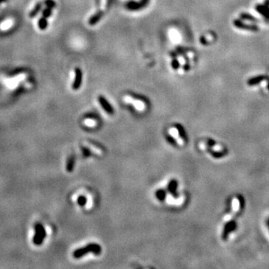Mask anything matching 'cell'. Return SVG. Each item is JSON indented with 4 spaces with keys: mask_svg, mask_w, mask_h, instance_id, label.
I'll return each mask as SVG.
<instances>
[{
    "mask_svg": "<svg viewBox=\"0 0 269 269\" xmlns=\"http://www.w3.org/2000/svg\"><path fill=\"white\" fill-rule=\"evenodd\" d=\"M101 251L102 250L100 245L92 243V244H88L84 248L76 249L73 253V256L76 259H80L83 256H85L88 253H93L95 255H100L101 253Z\"/></svg>",
    "mask_w": 269,
    "mask_h": 269,
    "instance_id": "cell-1",
    "label": "cell"
},
{
    "mask_svg": "<svg viewBox=\"0 0 269 269\" xmlns=\"http://www.w3.org/2000/svg\"><path fill=\"white\" fill-rule=\"evenodd\" d=\"M47 237V231L44 225L40 223H37L35 225V235L33 236V243L36 246H40L44 243Z\"/></svg>",
    "mask_w": 269,
    "mask_h": 269,
    "instance_id": "cell-2",
    "label": "cell"
},
{
    "mask_svg": "<svg viewBox=\"0 0 269 269\" xmlns=\"http://www.w3.org/2000/svg\"><path fill=\"white\" fill-rule=\"evenodd\" d=\"M124 100H125L127 103H132V105H134V106L135 107L136 109L139 111H143L145 109V104H144V103H143V102L140 101V100H134L133 98H132L131 97L129 96L125 97H124Z\"/></svg>",
    "mask_w": 269,
    "mask_h": 269,
    "instance_id": "cell-3",
    "label": "cell"
},
{
    "mask_svg": "<svg viewBox=\"0 0 269 269\" xmlns=\"http://www.w3.org/2000/svg\"><path fill=\"white\" fill-rule=\"evenodd\" d=\"M81 80H82V73H81V69L79 68H76L75 70V79L73 84V88L74 90L79 89L81 86Z\"/></svg>",
    "mask_w": 269,
    "mask_h": 269,
    "instance_id": "cell-4",
    "label": "cell"
},
{
    "mask_svg": "<svg viewBox=\"0 0 269 269\" xmlns=\"http://www.w3.org/2000/svg\"><path fill=\"white\" fill-rule=\"evenodd\" d=\"M98 100H99V103H100V104L102 106H103V109H104L105 112H107V113L109 114V115H112L114 112V111H113V108H112V105H111L109 103H108V102L107 101V100H105V99L103 97V96L99 97Z\"/></svg>",
    "mask_w": 269,
    "mask_h": 269,
    "instance_id": "cell-5",
    "label": "cell"
},
{
    "mask_svg": "<svg viewBox=\"0 0 269 269\" xmlns=\"http://www.w3.org/2000/svg\"><path fill=\"white\" fill-rule=\"evenodd\" d=\"M169 133L171 134V135L172 136V137H173L175 139H176V141H177L178 144H180V145H183V140H182V138H181V137H180V134H179V132H178V129H176V128L170 129Z\"/></svg>",
    "mask_w": 269,
    "mask_h": 269,
    "instance_id": "cell-6",
    "label": "cell"
},
{
    "mask_svg": "<svg viewBox=\"0 0 269 269\" xmlns=\"http://www.w3.org/2000/svg\"><path fill=\"white\" fill-rule=\"evenodd\" d=\"M103 11H99L97 13H96L94 15H93V16H92L90 18L89 21H88V23H89V25H93L97 24V23L98 22L100 21V19H101L102 16H103Z\"/></svg>",
    "mask_w": 269,
    "mask_h": 269,
    "instance_id": "cell-7",
    "label": "cell"
},
{
    "mask_svg": "<svg viewBox=\"0 0 269 269\" xmlns=\"http://www.w3.org/2000/svg\"><path fill=\"white\" fill-rule=\"evenodd\" d=\"M75 156L74 155L70 156L69 159H67V165H66V169H67V171L70 173L74 171V166H75Z\"/></svg>",
    "mask_w": 269,
    "mask_h": 269,
    "instance_id": "cell-8",
    "label": "cell"
},
{
    "mask_svg": "<svg viewBox=\"0 0 269 269\" xmlns=\"http://www.w3.org/2000/svg\"><path fill=\"white\" fill-rule=\"evenodd\" d=\"M176 187H177V182L176 180H173L170 182L169 184H168V191L171 193V195L173 196V197H175L176 196Z\"/></svg>",
    "mask_w": 269,
    "mask_h": 269,
    "instance_id": "cell-9",
    "label": "cell"
},
{
    "mask_svg": "<svg viewBox=\"0 0 269 269\" xmlns=\"http://www.w3.org/2000/svg\"><path fill=\"white\" fill-rule=\"evenodd\" d=\"M42 6H43V3H42V2H38V3H37V4H36V6H35V8H34L33 9H32V11H30V13H29V17H30L31 18L35 17L36 16L37 13H38L39 11H40V10H41Z\"/></svg>",
    "mask_w": 269,
    "mask_h": 269,
    "instance_id": "cell-10",
    "label": "cell"
},
{
    "mask_svg": "<svg viewBox=\"0 0 269 269\" xmlns=\"http://www.w3.org/2000/svg\"><path fill=\"white\" fill-rule=\"evenodd\" d=\"M170 37H171V40L173 41H174L175 43H177L179 40H180V35L179 34V32L176 29H171L169 32Z\"/></svg>",
    "mask_w": 269,
    "mask_h": 269,
    "instance_id": "cell-11",
    "label": "cell"
},
{
    "mask_svg": "<svg viewBox=\"0 0 269 269\" xmlns=\"http://www.w3.org/2000/svg\"><path fill=\"white\" fill-rule=\"evenodd\" d=\"M47 25H48V23H47V18L42 17L41 18H40L38 21V26L39 28L41 30H44L47 28Z\"/></svg>",
    "mask_w": 269,
    "mask_h": 269,
    "instance_id": "cell-12",
    "label": "cell"
},
{
    "mask_svg": "<svg viewBox=\"0 0 269 269\" xmlns=\"http://www.w3.org/2000/svg\"><path fill=\"white\" fill-rule=\"evenodd\" d=\"M77 203L80 206H84L87 203L86 197L83 195H80L77 199Z\"/></svg>",
    "mask_w": 269,
    "mask_h": 269,
    "instance_id": "cell-13",
    "label": "cell"
},
{
    "mask_svg": "<svg viewBox=\"0 0 269 269\" xmlns=\"http://www.w3.org/2000/svg\"><path fill=\"white\" fill-rule=\"evenodd\" d=\"M44 3L46 6H47V8H54L56 6L55 1L53 0H44Z\"/></svg>",
    "mask_w": 269,
    "mask_h": 269,
    "instance_id": "cell-14",
    "label": "cell"
},
{
    "mask_svg": "<svg viewBox=\"0 0 269 269\" xmlns=\"http://www.w3.org/2000/svg\"><path fill=\"white\" fill-rule=\"evenodd\" d=\"M156 197L159 200H164L165 198V192L163 190H159L156 192Z\"/></svg>",
    "mask_w": 269,
    "mask_h": 269,
    "instance_id": "cell-15",
    "label": "cell"
},
{
    "mask_svg": "<svg viewBox=\"0 0 269 269\" xmlns=\"http://www.w3.org/2000/svg\"><path fill=\"white\" fill-rule=\"evenodd\" d=\"M88 147L89 148L90 150L92 151V152L97 153V154H99V155H102V154H103V151H102L101 150L98 149L97 147H93V146L90 145V144H88Z\"/></svg>",
    "mask_w": 269,
    "mask_h": 269,
    "instance_id": "cell-16",
    "label": "cell"
},
{
    "mask_svg": "<svg viewBox=\"0 0 269 269\" xmlns=\"http://www.w3.org/2000/svg\"><path fill=\"white\" fill-rule=\"evenodd\" d=\"M42 14H43V17H44L48 18L52 15V10H51V8H45V9L43 10V11H42Z\"/></svg>",
    "mask_w": 269,
    "mask_h": 269,
    "instance_id": "cell-17",
    "label": "cell"
},
{
    "mask_svg": "<svg viewBox=\"0 0 269 269\" xmlns=\"http://www.w3.org/2000/svg\"><path fill=\"white\" fill-rule=\"evenodd\" d=\"M177 129H178V132H179V134H180V137H181L182 138H183L184 140H186V134H185V132H184V129H183V127H182L180 125H178Z\"/></svg>",
    "mask_w": 269,
    "mask_h": 269,
    "instance_id": "cell-18",
    "label": "cell"
},
{
    "mask_svg": "<svg viewBox=\"0 0 269 269\" xmlns=\"http://www.w3.org/2000/svg\"><path fill=\"white\" fill-rule=\"evenodd\" d=\"M85 123L88 127H94L95 124H97V122L95 120H92V119H87Z\"/></svg>",
    "mask_w": 269,
    "mask_h": 269,
    "instance_id": "cell-19",
    "label": "cell"
},
{
    "mask_svg": "<svg viewBox=\"0 0 269 269\" xmlns=\"http://www.w3.org/2000/svg\"><path fill=\"white\" fill-rule=\"evenodd\" d=\"M81 151H82L83 155H84V156H85V157H87V156H89L90 153H91V150H90V149L88 147H81Z\"/></svg>",
    "mask_w": 269,
    "mask_h": 269,
    "instance_id": "cell-20",
    "label": "cell"
},
{
    "mask_svg": "<svg viewBox=\"0 0 269 269\" xmlns=\"http://www.w3.org/2000/svg\"><path fill=\"white\" fill-rule=\"evenodd\" d=\"M175 200H176V199L173 198V196H168V197H167V202L170 204H174Z\"/></svg>",
    "mask_w": 269,
    "mask_h": 269,
    "instance_id": "cell-21",
    "label": "cell"
},
{
    "mask_svg": "<svg viewBox=\"0 0 269 269\" xmlns=\"http://www.w3.org/2000/svg\"><path fill=\"white\" fill-rule=\"evenodd\" d=\"M179 63H180V61H178L177 60H173L172 61V67L174 69H177L179 67Z\"/></svg>",
    "mask_w": 269,
    "mask_h": 269,
    "instance_id": "cell-22",
    "label": "cell"
},
{
    "mask_svg": "<svg viewBox=\"0 0 269 269\" xmlns=\"http://www.w3.org/2000/svg\"><path fill=\"white\" fill-rule=\"evenodd\" d=\"M106 2L107 0H101V10L100 11H103V12L104 11L105 6H106Z\"/></svg>",
    "mask_w": 269,
    "mask_h": 269,
    "instance_id": "cell-23",
    "label": "cell"
},
{
    "mask_svg": "<svg viewBox=\"0 0 269 269\" xmlns=\"http://www.w3.org/2000/svg\"><path fill=\"white\" fill-rule=\"evenodd\" d=\"M10 25H11V21H8V23H4V25H2V28H8V27H9Z\"/></svg>",
    "mask_w": 269,
    "mask_h": 269,
    "instance_id": "cell-24",
    "label": "cell"
},
{
    "mask_svg": "<svg viewBox=\"0 0 269 269\" xmlns=\"http://www.w3.org/2000/svg\"><path fill=\"white\" fill-rule=\"evenodd\" d=\"M168 140L171 141V143H172V144H173V143L176 142V141H175V140H176V139L173 138V137H169V138H168Z\"/></svg>",
    "mask_w": 269,
    "mask_h": 269,
    "instance_id": "cell-25",
    "label": "cell"
},
{
    "mask_svg": "<svg viewBox=\"0 0 269 269\" xmlns=\"http://www.w3.org/2000/svg\"><path fill=\"white\" fill-rule=\"evenodd\" d=\"M7 0H0V4H1V3H2V2H6Z\"/></svg>",
    "mask_w": 269,
    "mask_h": 269,
    "instance_id": "cell-26",
    "label": "cell"
}]
</instances>
